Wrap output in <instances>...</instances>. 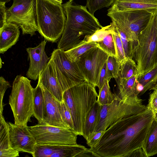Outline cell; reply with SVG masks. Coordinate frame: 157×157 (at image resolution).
<instances>
[{
    "label": "cell",
    "instance_id": "obj_1",
    "mask_svg": "<svg viewBox=\"0 0 157 157\" xmlns=\"http://www.w3.org/2000/svg\"><path fill=\"white\" fill-rule=\"evenodd\" d=\"M155 115L146 108L117 121L104 131L98 143L89 150L98 157H128L135 150L142 148Z\"/></svg>",
    "mask_w": 157,
    "mask_h": 157
},
{
    "label": "cell",
    "instance_id": "obj_2",
    "mask_svg": "<svg viewBox=\"0 0 157 157\" xmlns=\"http://www.w3.org/2000/svg\"><path fill=\"white\" fill-rule=\"evenodd\" d=\"M66 20L58 48L65 51L71 49L103 27L86 6L68 1L62 5Z\"/></svg>",
    "mask_w": 157,
    "mask_h": 157
},
{
    "label": "cell",
    "instance_id": "obj_3",
    "mask_svg": "<svg viewBox=\"0 0 157 157\" xmlns=\"http://www.w3.org/2000/svg\"><path fill=\"white\" fill-rule=\"evenodd\" d=\"M98 96L95 87L87 81L64 92L63 100L71 114L74 131L78 135L82 136L84 124Z\"/></svg>",
    "mask_w": 157,
    "mask_h": 157
},
{
    "label": "cell",
    "instance_id": "obj_4",
    "mask_svg": "<svg viewBox=\"0 0 157 157\" xmlns=\"http://www.w3.org/2000/svg\"><path fill=\"white\" fill-rule=\"evenodd\" d=\"M38 31L49 41L56 42L63 32L66 18L62 5L49 0H36Z\"/></svg>",
    "mask_w": 157,
    "mask_h": 157
},
{
    "label": "cell",
    "instance_id": "obj_5",
    "mask_svg": "<svg viewBox=\"0 0 157 157\" xmlns=\"http://www.w3.org/2000/svg\"><path fill=\"white\" fill-rule=\"evenodd\" d=\"M137 75H142L157 64V13L138 37L137 46L132 55Z\"/></svg>",
    "mask_w": 157,
    "mask_h": 157
},
{
    "label": "cell",
    "instance_id": "obj_6",
    "mask_svg": "<svg viewBox=\"0 0 157 157\" xmlns=\"http://www.w3.org/2000/svg\"><path fill=\"white\" fill-rule=\"evenodd\" d=\"M30 82L28 78L20 75L13 81L9 104L16 124L27 125L33 115L34 88Z\"/></svg>",
    "mask_w": 157,
    "mask_h": 157
},
{
    "label": "cell",
    "instance_id": "obj_7",
    "mask_svg": "<svg viewBox=\"0 0 157 157\" xmlns=\"http://www.w3.org/2000/svg\"><path fill=\"white\" fill-rule=\"evenodd\" d=\"M155 14L142 10L108 11L107 15L127 35L132 44L133 54L137 46L138 36Z\"/></svg>",
    "mask_w": 157,
    "mask_h": 157
},
{
    "label": "cell",
    "instance_id": "obj_8",
    "mask_svg": "<svg viewBox=\"0 0 157 157\" xmlns=\"http://www.w3.org/2000/svg\"><path fill=\"white\" fill-rule=\"evenodd\" d=\"M115 95L110 104L101 105L98 123L95 132L105 131L111 124L124 118L140 113L146 109L142 100H122Z\"/></svg>",
    "mask_w": 157,
    "mask_h": 157
},
{
    "label": "cell",
    "instance_id": "obj_9",
    "mask_svg": "<svg viewBox=\"0 0 157 157\" xmlns=\"http://www.w3.org/2000/svg\"><path fill=\"white\" fill-rule=\"evenodd\" d=\"M49 62L63 92L87 81L76 62L69 60L65 51L58 48L54 50Z\"/></svg>",
    "mask_w": 157,
    "mask_h": 157
},
{
    "label": "cell",
    "instance_id": "obj_10",
    "mask_svg": "<svg viewBox=\"0 0 157 157\" xmlns=\"http://www.w3.org/2000/svg\"><path fill=\"white\" fill-rule=\"evenodd\" d=\"M13 0L12 6L6 9V23L17 25L21 29L24 35H35L38 30L36 0Z\"/></svg>",
    "mask_w": 157,
    "mask_h": 157
},
{
    "label": "cell",
    "instance_id": "obj_11",
    "mask_svg": "<svg viewBox=\"0 0 157 157\" xmlns=\"http://www.w3.org/2000/svg\"><path fill=\"white\" fill-rule=\"evenodd\" d=\"M36 144L75 145L77 144V134L67 128L38 124L28 126Z\"/></svg>",
    "mask_w": 157,
    "mask_h": 157
},
{
    "label": "cell",
    "instance_id": "obj_12",
    "mask_svg": "<svg viewBox=\"0 0 157 157\" xmlns=\"http://www.w3.org/2000/svg\"><path fill=\"white\" fill-rule=\"evenodd\" d=\"M109 55L98 46L82 54L76 62L87 82L97 86L101 70Z\"/></svg>",
    "mask_w": 157,
    "mask_h": 157
},
{
    "label": "cell",
    "instance_id": "obj_13",
    "mask_svg": "<svg viewBox=\"0 0 157 157\" xmlns=\"http://www.w3.org/2000/svg\"><path fill=\"white\" fill-rule=\"evenodd\" d=\"M8 123L12 147L19 152L30 154L33 156L36 143L27 125L17 124L10 122Z\"/></svg>",
    "mask_w": 157,
    "mask_h": 157
},
{
    "label": "cell",
    "instance_id": "obj_14",
    "mask_svg": "<svg viewBox=\"0 0 157 157\" xmlns=\"http://www.w3.org/2000/svg\"><path fill=\"white\" fill-rule=\"evenodd\" d=\"M46 41H42L37 46L26 48L30 59L29 66L26 74L27 78L34 80L38 79L40 74L50 59L45 51Z\"/></svg>",
    "mask_w": 157,
    "mask_h": 157
},
{
    "label": "cell",
    "instance_id": "obj_15",
    "mask_svg": "<svg viewBox=\"0 0 157 157\" xmlns=\"http://www.w3.org/2000/svg\"><path fill=\"white\" fill-rule=\"evenodd\" d=\"M40 83L43 90L44 99L42 124L70 129L63 121L61 117L59 108V101L40 82Z\"/></svg>",
    "mask_w": 157,
    "mask_h": 157
},
{
    "label": "cell",
    "instance_id": "obj_16",
    "mask_svg": "<svg viewBox=\"0 0 157 157\" xmlns=\"http://www.w3.org/2000/svg\"><path fill=\"white\" fill-rule=\"evenodd\" d=\"M82 145L36 144L33 157H76L82 151Z\"/></svg>",
    "mask_w": 157,
    "mask_h": 157
},
{
    "label": "cell",
    "instance_id": "obj_17",
    "mask_svg": "<svg viewBox=\"0 0 157 157\" xmlns=\"http://www.w3.org/2000/svg\"><path fill=\"white\" fill-rule=\"evenodd\" d=\"M108 11H124L142 10L157 13V0H115Z\"/></svg>",
    "mask_w": 157,
    "mask_h": 157
},
{
    "label": "cell",
    "instance_id": "obj_18",
    "mask_svg": "<svg viewBox=\"0 0 157 157\" xmlns=\"http://www.w3.org/2000/svg\"><path fill=\"white\" fill-rule=\"evenodd\" d=\"M42 85L59 101L63 100V91L55 75L50 62L40 74L38 79Z\"/></svg>",
    "mask_w": 157,
    "mask_h": 157
},
{
    "label": "cell",
    "instance_id": "obj_19",
    "mask_svg": "<svg viewBox=\"0 0 157 157\" xmlns=\"http://www.w3.org/2000/svg\"><path fill=\"white\" fill-rule=\"evenodd\" d=\"M137 76L135 75L127 79L119 78L115 79L118 90L115 95L124 100L139 99V94L136 89Z\"/></svg>",
    "mask_w": 157,
    "mask_h": 157
},
{
    "label": "cell",
    "instance_id": "obj_20",
    "mask_svg": "<svg viewBox=\"0 0 157 157\" xmlns=\"http://www.w3.org/2000/svg\"><path fill=\"white\" fill-rule=\"evenodd\" d=\"M19 27L16 24L6 23L0 29V53L3 54L16 44L20 32Z\"/></svg>",
    "mask_w": 157,
    "mask_h": 157
},
{
    "label": "cell",
    "instance_id": "obj_21",
    "mask_svg": "<svg viewBox=\"0 0 157 157\" xmlns=\"http://www.w3.org/2000/svg\"><path fill=\"white\" fill-rule=\"evenodd\" d=\"M0 157H17L19 151L11 147L10 140L9 124L2 114H0Z\"/></svg>",
    "mask_w": 157,
    "mask_h": 157
},
{
    "label": "cell",
    "instance_id": "obj_22",
    "mask_svg": "<svg viewBox=\"0 0 157 157\" xmlns=\"http://www.w3.org/2000/svg\"><path fill=\"white\" fill-rule=\"evenodd\" d=\"M142 148L146 157L157 154V114L149 128Z\"/></svg>",
    "mask_w": 157,
    "mask_h": 157
},
{
    "label": "cell",
    "instance_id": "obj_23",
    "mask_svg": "<svg viewBox=\"0 0 157 157\" xmlns=\"http://www.w3.org/2000/svg\"><path fill=\"white\" fill-rule=\"evenodd\" d=\"M101 107V105L97 101L87 115L82 130V136L86 140L90 134L95 132L99 120Z\"/></svg>",
    "mask_w": 157,
    "mask_h": 157
},
{
    "label": "cell",
    "instance_id": "obj_24",
    "mask_svg": "<svg viewBox=\"0 0 157 157\" xmlns=\"http://www.w3.org/2000/svg\"><path fill=\"white\" fill-rule=\"evenodd\" d=\"M44 104L43 90L40 81L34 88L33 100V115L37 120L38 124H42Z\"/></svg>",
    "mask_w": 157,
    "mask_h": 157
},
{
    "label": "cell",
    "instance_id": "obj_25",
    "mask_svg": "<svg viewBox=\"0 0 157 157\" xmlns=\"http://www.w3.org/2000/svg\"><path fill=\"white\" fill-rule=\"evenodd\" d=\"M97 46L96 42L84 41L65 51V52L69 60L72 62H75L82 54L89 50Z\"/></svg>",
    "mask_w": 157,
    "mask_h": 157
},
{
    "label": "cell",
    "instance_id": "obj_26",
    "mask_svg": "<svg viewBox=\"0 0 157 157\" xmlns=\"http://www.w3.org/2000/svg\"><path fill=\"white\" fill-rule=\"evenodd\" d=\"M157 80V64L152 69L147 73L138 75L137 81L138 83L143 87V91L140 93L141 95L153 87Z\"/></svg>",
    "mask_w": 157,
    "mask_h": 157
},
{
    "label": "cell",
    "instance_id": "obj_27",
    "mask_svg": "<svg viewBox=\"0 0 157 157\" xmlns=\"http://www.w3.org/2000/svg\"><path fill=\"white\" fill-rule=\"evenodd\" d=\"M136 75H137V65L132 58L126 57L120 62L118 78L127 79Z\"/></svg>",
    "mask_w": 157,
    "mask_h": 157
},
{
    "label": "cell",
    "instance_id": "obj_28",
    "mask_svg": "<svg viewBox=\"0 0 157 157\" xmlns=\"http://www.w3.org/2000/svg\"><path fill=\"white\" fill-rule=\"evenodd\" d=\"M109 34L101 41L96 42L98 47L108 54L117 58V54L113 33Z\"/></svg>",
    "mask_w": 157,
    "mask_h": 157
},
{
    "label": "cell",
    "instance_id": "obj_29",
    "mask_svg": "<svg viewBox=\"0 0 157 157\" xmlns=\"http://www.w3.org/2000/svg\"><path fill=\"white\" fill-rule=\"evenodd\" d=\"M109 82L106 80L102 88L99 91L97 101L101 105L111 103L115 98L114 94L111 91Z\"/></svg>",
    "mask_w": 157,
    "mask_h": 157
},
{
    "label": "cell",
    "instance_id": "obj_30",
    "mask_svg": "<svg viewBox=\"0 0 157 157\" xmlns=\"http://www.w3.org/2000/svg\"><path fill=\"white\" fill-rule=\"evenodd\" d=\"M112 25L103 27L94 33L87 37L85 41L87 42H98L102 40L108 34L114 33Z\"/></svg>",
    "mask_w": 157,
    "mask_h": 157
},
{
    "label": "cell",
    "instance_id": "obj_31",
    "mask_svg": "<svg viewBox=\"0 0 157 157\" xmlns=\"http://www.w3.org/2000/svg\"><path fill=\"white\" fill-rule=\"evenodd\" d=\"M115 0H87L86 6L89 11L94 15L97 10L112 5Z\"/></svg>",
    "mask_w": 157,
    "mask_h": 157
},
{
    "label": "cell",
    "instance_id": "obj_32",
    "mask_svg": "<svg viewBox=\"0 0 157 157\" xmlns=\"http://www.w3.org/2000/svg\"><path fill=\"white\" fill-rule=\"evenodd\" d=\"M106 66L110 76L116 79L119 77L120 62L116 57L109 56L106 62Z\"/></svg>",
    "mask_w": 157,
    "mask_h": 157
},
{
    "label": "cell",
    "instance_id": "obj_33",
    "mask_svg": "<svg viewBox=\"0 0 157 157\" xmlns=\"http://www.w3.org/2000/svg\"><path fill=\"white\" fill-rule=\"evenodd\" d=\"M111 23L112 25L114 31V33L112 34L115 45L117 58L120 62H121L126 57L122 42L117 29L113 22H112Z\"/></svg>",
    "mask_w": 157,
    "mask_h": 157
},
{
    "label": "cell",
    "instance_id": "obj_34",
    "mask_svg": "<svg viewBox=\"0 0 157 157\" xmlns=\"http://www.w3.org/2000/svg\"><path fill=\"white\" fill-rule=\"evenodd\" d=\"M59 108L63 121L71 129L74 131L73 122L71 114L63 100L59 101Z\"/></svg>",
    "mask_w": 157,
    "mask_h": 157
},
{
    "label": "cell",
    "instance_id": "obj_35",
    "mask_svg": "<svg viewBox=\"0 0 157 157\" xmlns=\"http://www.w3.org/2000/svg\"><path fill=\"white\" fill-rule=\"evenodd\" d=\"M11 87L10 83L2 76L0 77V114H2L4 105L3 103V97L6 90Z\"/></svg>",
    "mask_w": 157,
    "mask_h": 157
},
{
    "label": "cell",
    "instance_id": "obj_36",
    "mask_svg": "<svg viewBox=\"0 0 157 157\" xmlns=\"http://www.w3.org/2000/svg\"><path fill=\"white\" fill-rule=\"evenodd\" d=\"M104 131L94 132L90 134L86 139L88 145L92 147L95 146L99 142Z\"/></svg>",
    "mask_w": 157,
    "mask_h": 157
},
{
    "label": "cell",
    "instance_id": "obj_37",
    "mask_svg": "<svg viewBox=\"0 0 157 157\" xmlns=\"http://www.w3.org/2000/svg\"><path fill=\"white\" fill-rule=\"evenodd\" d=\"M111 78L107 69L106 62L101 70L99 76L98 83L97 86L99 89V91L102 88L106 81L108 80L109 82Z\"/></svg>",
    "mask_w": 157,
    "mask_h": 157
},
{
    "label": "cell",
    "instance_id": "obj_38",
    "mask_svg": "<svg viewBox=\"0 0 157 157\" xmlns=\"http://www.w3.org/2000/svg\"><path fill=\"white\" fill-rule=\"evenodd\" d=\"M149 96L146 108L152 111L155 115L157 114V90H154Z\"/></svg>",
    "mask_w": 157,
    "mask_h": 157
},
{
    "label": "cell",
    "instance_id": "obj_39",
    "mask_svg": "<svg viewBox=\"0 0 157 157\" xmlns=\"http://www.w3.org/2000/svg\"><path fill=\"white\" fill-rule=\"evenodd\" d=\"M6 3L0 2V29L2 28L6 23Z\"/></svg>",
    "mask_w": 157,
    "mask_h": 157
},
{
    "label": "cell",
    "instance_id": "obj_40",
    "mask_svg": "<svg viewBox=\"0 0 157 157\" xmlns=\"http://www.w3.org/2000/svg\"><path fill=\"white\" fill-rule=\"evenodd\" d=\"M146 157L142 148H138L134 151L129 155L128 157Z\"/></svg>",
    "mask_w": 157,
    "mask_h": 157
},
{
    "label": "cell",
    "instance_id": "obj_41",
    "mask_svg": "<svg viewBox=\"0 0 157 157\" xmlns=\"http://www.w3.org/2000/svg\"><path fill=\"white\" fill-rule=\"evenodd\" d=\"M98 157L96 155L88 148L86 151L81 153L76 157Z\"/></svg>",
    "mask_w": 157,
    "mask_h": 157
},
{
    "label": "cell",
    "instance_id": "obj_42",
    "mask_svg": "<svg viewBox=\"0 0 157 157\" xmlns=\"http://www.w3.org/2000/svg\"><path fill=\"white\" fill-rule=\"evenodd\" d=\"M50 1L54 3L62 5V0H49Z\"/></svg>",
    "mask_w": 157,
    "mask_h": 157
},
{
    "label": "cell",
    "instance_id": "obj_43",
    "mask_svg": "<svg viewBox=\"0 0 157 157\" xmlns=\"http://www.w3.org/2000/svg\"><path fill=\"white\" fill-rule=\"evenodd\" d=\"M157 90V80L155 82V84L154 86H153V87H152L150 90Z\"/></svg>",
    "mask_w": 157,
    "mask_h": 157
},
{
    "label": "cell",
    "instance_id": "obj_44",
    "mask_svg": "<svg viewBox=\"0 0 157 157\" xmlns=\"http://www.w3.org/2000/svg\"><path fill=\"white\" fill-rule=\"evenodd\" d=\"M10 0H0V2H3L6 3L9 2Z\"/></svg>",
    "mask_w": 157,
    "mask_h": 157
},
{
    "label": "cell",
    "instance_id": "obj_45",
    "mask_svg": "<svg viewBox=\"0 0 157 157\" xmlns=\"http://www.w3.org/2000/svg\"><path fill=\"white\" fill-rule=\"evenodd\" d=\"M73 0H69V1L70 2H72Z\"/></svg>",
    "mask_w": 157,
    "mask_h": 157
}]
</instances>
